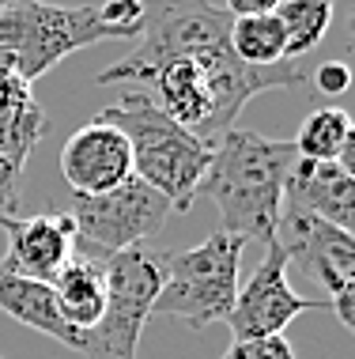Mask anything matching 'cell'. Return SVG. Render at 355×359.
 <instances>
[{
  "label": "cell",
  "mask_w": 355,
  "mask_h": 359,
  "mask_svg": "<svg viewBox=\"0 0 355 359\" xmlns=\"http://www.w3.org/2000/svg\"><path fill=\"white\" fill-rule=\"evenodd\" d=\"M295 159L299 155L291 140H268L249 129H227L219 144H212V163L200 178L197 197L216 201L219 223H223L219 231L268 246L276 238L287 174Z\"/></svg>",
  "instance_id": "6da1fadb"
},
{
  "label": "cell",
  "mask_w": 355,
  "mask_h": 359,
  "mask_svg": "<svg viewBox=\"0 0 355 359\" xmlns=\"http://www.w3.org/2000/svg\"><path fill=\"white\" fill-rule=\"evenodd\" d=\"M95 121H106L129 140L132 174L170 201L174 212H189L197 201L200 178L212 163V140L189 133L186 125L155 106V99L132 91L113 106H102Z\"/></svg>",
  "instance_id": "7a4b0ae2"
},
{
  "label": "cell",
  "mask_w": 355,
  "mask_h": 359,
  "mask_svg": "<svg viewBox=\"0 0 355 359\" xmlns=\"http://www.w3.org/2000/svg\"><path fill=\"white\" fill-rule=\"evenodd\" d=\"M106 38L129 34L110 27L91 4L64 8L46 0H15L0 8V72H15L23 83H34L69 53L99 46Z\"/></svg>",
  "instance_id": "3957f363"
},
{
  "label": "cell",
  "mask_w": 355,
  "mask_h": 359,
  "mask_svg": "<svg viewBox=\"0 0 355 359\" xmlns=\"http://www.w3.org/2000/svg\"><path fill=\"white\" fill-rule=\"evenodd\" d=\"M242 250V238L227 235V231H212L200 246L167 254V280H162L151 314L178 318L189 329L227 322L238 295Z\"/></svg>",
  "instance_id": "277c9868"
},
{
  "label": "cell",
  "mask_w": 355,
  "mask_h": 359,
  "mask_svg": "<svg viewBox=\"0 0 355 359\" xmlns=\"http://www.w3.org/2000/svg\"><path fill=\"white\" fill-rule=\"evenodd\" d=\"M167 280V254L132 246L106 257V303L102 318L83 333L88 359H140L137 344L144 337L155 299Z\"/></svg>",
  "instance_id": "5b68a950"
},
{
  "label": "cell",
  "mask_w": 355,
  "mask_h": 359,
  "mask_svg": "<svg viewBox=\"0 0 355 359\" xmlns=\"http://www.w3.org/2000/svg\"><path fill=\"white\" fill-rule=\"evenodd\" d=\"M170 201L155 193L137 174L121 186L95 197H72L69 216L76 223V254L106 261L121 250L144 246L151 235H159L170 216Z\"/></svg>",
  "instance_id": "8992f818"
},
{
  "label": "cell",
  "mask_w": 355,
  "mask_h": 359,
  "mask_svg": "<svg viewBox=\"0 0 355 359\" xmlns=\"http://www.w3.org/2000/svg\"><path fill=\"white\" fill-rule=\"evenodd\" d=\"M227 38H231V15L212 0H144L140 38L121 61L95 76V83H132L162 57H181Z\"/></svg>",
  "instance_id": "52a82bcc"
},
{
  "label": "cell",
  "mask_w": 355,
  "mask_h": 359,
  "mask_svg": "<svg viewBox=\"0 0 355 359\" xmlns=\"http://www.w3.org/2000/svg\"><path fill=\"white\" fill-rule=\"evenodd\" d=\"M314 306H321V303L302 299L299 291L287 284V254L280 250V242L272 238L265 246V257L253 269V276L246 284H238L235 306L227 314V329L235 333V341L284 337V329Z\"/></svg>",
  "instance_id": "ba28073f"
},
{
  "label": "cell",
  "mask_w": 355,
  "mask_h": 359,
  "mask_svg": "<svg viewBox=\"0 0 355 359\" xmlns=\"http://www.w3.org/2000/svg\"><path fill=\"white\" fill-rule=\"evenodd\" d=\"M276 242L287 254V261L302 269L310 280L329 291V299L355 284V235L333 227L306 208L284 201L280 223H276Z\"/></svg>",
  "instance_id": "9c48e42d"
},
{
  "label": "cell",
  "mask_w": 355,
  "mask_h": 359,
  "mask_svg": "<svg viewBox=\"0 0 355 359\" xmlns=\"http://www.w3.org/2000/svg\"><path fill=\"white\" fill-rule=\"evenodd\" d=\"M0 231L8 235V257L0 261V269L38 284H53V276L76 254V223L69 212L4 216Z\"/></svg>",
  "instance_id": "30bf717a"
},
{
  "label": "cell",
  "mask_w": 355,
  "mask_h": 359,
  "mask_svg": "<svg viewBox=\"0 0 355 359\" xmlns=\"http://www.w3.org/2000/svg\"><path fill=\"white\" fill-rule=\"evenodd\" d=\"M61 174L72 186V197H95L125 178H132V151L129 140L106 121H88L76 129L61 148Z\"/></svg>",
  "instance_id": "8fae6325"
},
{
  "label": "cell",
  "mask_w": 355,
  "mask_h": 359,
  "mask_svg": "<svg viewBox=\"0 0 355 359\" xmlns=\"http://www.w3.org/2000/svg\"><path fill=\"white\" fill-rule=\"evenodd\" d=\"M284 201L355 235V178H348L337 163L295 159L291 174H287Z\"/></svg>",
  "instance_id": "7c38bea8"
},
{
  "label": "cell",
  "mask_w": 355,
  "mask_h": 359,
  "mask_svg": "<svg viewBox=\"0 0 355 359\" xmlns=\"http://www.w3.org/2000/svg\"><path fill=\"white\" fill-rule=\"evenodd\" d=\"M0 310H4L8 318H15L19 325L53 337V341H61L64 348H72V352H80V355H83V348H88L80 329H72L64 322L50 284H38V280H27V276H15V273H8V269H0Z\"/></svg>",
  "instance_id": "4fadbf2b"
},
{
  "label": "cell",
  "mask_w": 355,
  "mask_h": 359,
  "mask_svg": "<svg viewBox=\"0 0 355 359\" xmlns=\"http://www.w3.org/2000/svg\"><path fill=\"white\" fill-rule=\"evenodd\" d=\"M53 299L61 306L64 322L80 333L102 318V303H106V261H95L83 254H72V261L53 276Z\"/></svg>",
  "instance_id": "5bb4252c"
},
{
  "label": "cell",
  "mask_w": 355,
  "mask_h": 359,
  "mask_svg": "<svg viewBox=\"0 0 355 359\" xmlns=\"http://www.w3.org/2000/svg\"><path fill=\"white\" fill-rule=\"evenodd\" d=\"M50 133V118L34 102L31 83L15 72H0V144L34 151V144Z\"/></svg>",
  "instance_id": "9a60e30c"
},
{
  "label": "cell",
  "mask_w": 355,
  "mask_h": 359,
  "mask_svg": "<svg viewBox=\"0 0 355 359\" xmlns=\"http://www.w3.org/2000/svg\"><path fill=\"white\" fill-rule=\"evenodd\" d=\"M231 50L242 57L246 65L257 69H272V65L287 61V34L276 12L265 15H238L231 19Z\"/></svg>",
  "instance_id": "2e32d148"
},
{
  "label": "cell",
  "mask_w": 355,
  "mask_h": 359,
  "mask_svg": "<svg viewBox=\"0 0 355 359\" xmlns=\"http://www.w3.org/2000/svg\"><path fill=\"white\" fill-rule=\"evenodd\" d=\"M333 12H337L333 0H280L276 15L287 34V61H299L302 53L318 50L333 27Z\"/></svg>",
  "instance_id": "e0dca14e"
},
{
  "label": "cell",
  "mask_w": 355,
  "mask_h": 359,
  "mask_svg": "<svg viewBox=\"0 0 355 359\" xmlns=\"http://www.w3.org/2000/svg\"><path fill=\"white\" fill-rule=\"evenodd\" d=\"M348 129H351L348 110H340V106H318V110L306 114V121L299 125L291 148L299 159L337 163V151H340L344 137H348Z\"/></svg>",
  "instance_id": "ac0fdd59"
},
{
  "label": "cell",
  "mask_w": 355,
  "mask_h": 359,
  "mask_svg": "<svg viewBox=\"0 0 355 359\" xmlns=\"http://www.w3.org/2000/svg\"><path fill=\"white\" fill-rule=\"evenodd\" d=\"M27 159H31V151L0 144V219L15 216V208H19V189H23Z\"/></svg>",
  "instance_id": "d6986e66"
},
{
  "label": "cell",
  "mask_w": 355,
  "mask_h": 359,
  "mask_svg": "<svg viewBox=\"0 0 355 359\" xmlns=\"http://www.w3.org/2000/svg\"><path fill=\"white\" fill-rule=\"evenodd\" d=\"M223 359H295V348L287 337H261V341H235Z\"/></svg>",
  "instance_id": "ffe728a7"
},
{
  "label": "cell",
  "mask_w": 355,
  "mask_h": 359,
  "mask_svg": "<svg viewBox=\"0 0 355 359\" xmlns=\"http://www.w3.org/2000/svg\"><path fill=\"white\" fill-rule=\"evenodd\" d=\"M99 15L106 19L110 27H118L137 42L140 38V27H144V0H106V4L99 8Z\"/></svg>",
  "instance_id": "44dd1931"
},
{
  "label": "cell",
  "mask_w": 355,
  "mask_h": 359,
  "mask_svg": "<svg viewBox=\"0 0 355 359\" xmlns=\"http://www.w3.org/2000/svg\"><path fill=\"white\" fill-rule=\"evenodd\" d=\"M310 83L318 87L325 99H340L351 87V65L348 61H325L318 69H310Z\"/></svg>",
  "instance_id": "7402d4cb"
},
{
  "label": "cell",
  "mask_w": 355,
  "mask_h": 359,
  "mask_svg": "<svg viewBox=\"0 0 355 359\" xmlns=\"http://www.w3.org/2000/svg\"><path fill=\"white\" fill-rule=\"evenodd\" d=\"M329 310L340 318L344 329H351V333H355V284H348L344 291H337V295L329 299Z\"/></svg>",
  "instance_id": "603a6c76"
},
{
  "label": "cell",
  "mask_w": 355,
  "mask_h": 359,
  "mask_svg": "<svg viewBox=\"0 0 355 359\" xmlns=\"http://www.w3.org/2000/svg\"><path fill=\"white\" fill-rule=\"evenodd\" d=\"M280 8V0H227L223 12L238 19V15H265V12H276Z\"/></svg>",
  "instance_id": "cb8c5ba5"
},
{
  "label": "cell",
  "mask_w": 355,
  "mask_h": 359,
  "mask_svg": "<svg viewBox=\"0 0 355 359\" xmlns=\"http://www.w3.org/2000/svg\"><path fill=\"white\" fill-rule=\"evenodd\" d=\"M337 167H340L344 174H348V178H355V121H351L348 137H344L340 151H337Z\"/></svg>",
  "instance_id": "d4e9b609"
},
{
  "label": "cell",
  "mask_w": 355,
  "mask_h": 359,
  "mask_svg": "<svg viewBox=\"0 0 355 359\" xmlns=\"http://www.w3.org/2000/svg\"><path fill=\"white\" fill-rule=\"evenodd\" d=\"M348 31H351V38H355V8H351V15H348Z\"/></svg>",
  "instance_id": "484cf974"
},
{
  "label": "cell",
  "mask_w": 355,
  "mask_h": 359,
  "mask_svg": "<svg viewBox=\"0 0 355 359\" xmlns=\"http://www.w3.org/2000/svg\"><path fill=\"white\" fill-rule=\"evenodd\" d=\"M8 4H15V0H0V8H8Z\"/></svg>",
  "instance_id": "4316f807"
},
{
  "label": "cell",
  "mask_w": 355,
  "mask_h": 359,
  "mask_svg": "<svg viewBox=\"0 0 355 359\" xmlns=\"http://www.w3.org/2000/svg\"><path fill=\"white\" fill-rule=\"evenodd\" d=\"M0 359H4V355H0Z\"/></svg>",
  "instance_id": "83f0119b"
}]
</instances>
